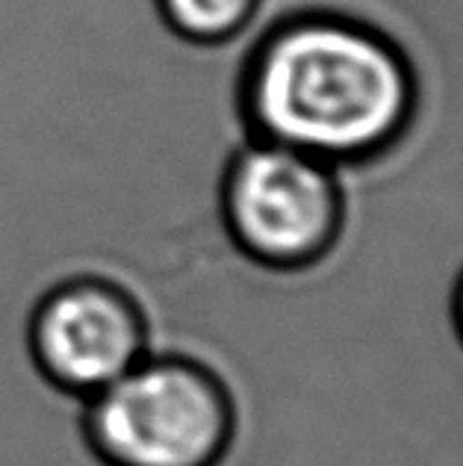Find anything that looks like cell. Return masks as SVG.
Wrapping results in <instances>:
<instances>
[{
	"label": "cell",
	"mask_w": 463,
	"mask_h": 466,
	"mask_svg": "<svg viewBox=\"0 0 463 466\" xmlns=\"http://www.w3.org/2000/svg\"><path fill=\"white\" fill-rule=\"evenodd\" d=\"M417 106L408 54L372 24L331 9L272 21L237 63L234 109L242 133L337 168L396 148Z\"/></svg>",
	"instance_id": "6da1fadb"
},
{
	"label": "cell",
	"mask_w": 463,
	"mask_h": 466,
	"mask_svg": "<svg viewBox=\"0 0 463 466\" xmlns=\"http://www.w3.org/2000/svg\"><path fill=\"white\" fill-rule=\"evenodd\" d=\"M24 346L45 384L86 401L151 354V322L118 278L75 272L35 296Z\"/></svg>",
	"instance_id": "277c9868"
},
{
	"label": "cell",
	"mask_w": 463,
	"mask_h": 466,
	"mask_svg": "<svg viewBox=\"0 0 463 466\" xmlns=\"http://www.w3.org/2000/svg\"><path fill=\"white\" fill-rule=\"evenodd\" d=\"M216 216L242 260L269 275L325 263L343 239L339 168L284 145L242 137L216 183Z\"/></svg>",
	"instance_id": "3957f363"
},
{
	"label": "cell",
	"mask_w": 463,
	"mask_h": 466,
	"mask_svg": "<svg viewBox=\"0 0 463 466\" xmlns=\"http://www.w3.org/2000/svg\"><path fill=\"white\" fill-rule=\"evenodd\" d=\"M237 422L227 381L186 351L145 354L77 410L95 466H225Z\"/></svg>",
	"instance_id": "7a4b0ae2"
},
{
	"label": "cell",
	"mask_w": 463,
	"mask_h": 466,
	"mask_svg": "<svg viewBox=\"0 0 463 466\" xmlns=\"http://www.w3.org/2000/svg\"><path fill=\"white\" fill-rule=\"evenodd\" d=\"M154 6L175 39L195 47H227L254 27L263 0H154Z\"/></svg>",
	"instance_id": "5b68a950"
},
{
	"label": "cell",
	"mask_w": 463,
	"mask_h": 466,
	"mask_svg": "<svg viewBox=\"0 0 463 466\" xmlns=\"http://www.w3.org/2000/svg\"><path fill=\"white\" fill-rule=\"evenodd\" d=\"M452 313H455V328H458V337L463 342V275L455 287V301H452Z\"/></svg>",
	"instance_id": "8992f818"
}]
</instances>
